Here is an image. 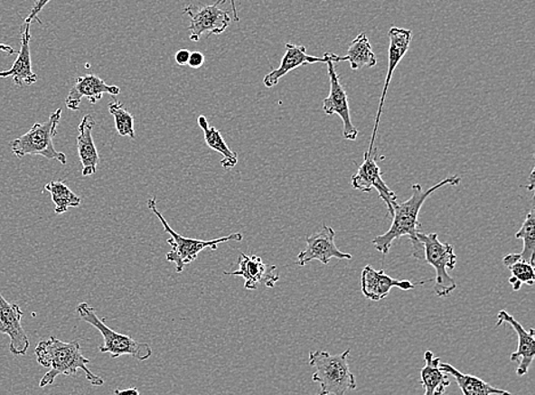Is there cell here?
<instances>
[{"label":"cell","mask_w":535,"mask_h":395,"mask_svg":"<svg viewBox=\"0 0 535 395\" xmlns=\"http://www.w3.org/2000/svg\"><path fill=\"white\" fill-rule=\"evenodd\" d=\"M534 199L532 202V208L526 216L523 225L519 232H516L515 238L523 240V250H521V258L530 264L534 266V253H535V208Z\"/></svg>","instance_id":"cell-27"},{"label":"cell","mask_w":535,"mask_h":395,"mask_svg":"<svg viewBox=\"0 0 535 395\" xmlns=\"http://www.w3.org/2000/svg\"><path fill=\"white\" fill-rule=\"evenodd\" d=\"M115 395H141L137 388H130L126 390H115Z\"/></svg>","instance_id":"cell-32"},{"label":"cell","mask_w":535,"mask_h":395,"mask_svg":"<svg viewBox=\"0 0 535 395\" xmlns=\"http://www.w3.org/2000/svg\"><path fill=\"white\" fill-rule=\"evenodd\" d=\"M50 2L51 0H36V3H34L33 10L27 16V19H25L24 24H32L33 21H38L39 24H42V21L38 19V14Z\"/></svg>","instance_id":"cell-29"},{"label":"cell","mask_w":535,"mask_h":395,"mask_svg":"<svg viewBox=\"0 0 535 395\" xmlns=\"http://www.w3.org/2000/svg\"><path fill=\"white\" fill-rule=\"evenodd\" d=\"M239 270L233 272H225V276L242 277L245 279V288L247 290H256L259 285L265 287L273 288L277 282L280 280L277 268L268 266L263 262V259L258 255H247L242 253L238 260Z\"/></svg>","instance_id":"cell-13"},{"label":"cell","mask_w":535,"mask_h":395,"mask_svg":"<svg viewBox=\"0 0 535 395\" xmlns=\"http://www.w3.org/2000/svg\"><path fill=\"white\" fill-rule=\"evenodd\" d=\"M418 239L424 245L426 263H428L436 271V277L434 279L435 294L438 297L450 296V294L455 292L456 288L454 277L447 273V270H455L456 266L455 247L447 242L443 244L439 241L437 233L418 232Z\"/></svg>","instance_id":"cell-7"},{"label":"cell","mask_w":535,"mask_h":395,"mask_svg":"<svg viewBox=\"0 0 535 395\" xmlns=\"http://www.w3.org/2000/svg\"><path fill=\"white\" fill-rule=\"evenodd\" d=\"M226 0H217L214 5L197 7L188 5L184 8V14L190 17V39L197 42L203 33L221 34L228 30L232 17L230 12L221 10Z\"/></svg>","instance_id":"cell-9"},{"label":"cell","mask_w":535,"mask_h":395,"mask_svg":"<svg viewBox=\"0 0 535 395\" xmlns=\"http://www.w3.org/2000/svg\"><path fill=\"white\" fill-rule=\"evenodd\" d=\"M37 362L41 366L50 368L42 376L39 388L43 389L54 383L56 377L60 375L75 376L78 371L85 372L87 381L91 385L102 386L104 381L102 377L95 375L87 367L89 359L82 354L81 346L78 342L65 343L51 336L49 340H43L38 343L36 347Z\"/></svg>","instance_id":"cell-2"},{"label":"cell","mask_w":535,"mask_h":395,"mask_svg":"<svg viewBox=\"0 0 535 395\" xmlns=\"http://www.w3.org/2000/svg\"><path fill=\"white\" fill-rule=\"evenodd\" d=\"M324 56L327 59L328 75L330 78V93L328 98L324 99V114L328 116L338 115L341 117L343 124V138L347 141H355L359 136V130L352 123L347 93L341 84V80H339L336 69H334V63L343 62V61L345 62V58L330 53V52H327Z\"/></svg>","instance_id":"cell-8"},{"label":"cell","mask_w":535,"mask_h":395,"mask_svg":"<svg viewBox=\"0 0 535 395\" xmlns=\"http://www.w3.org/2000/svg\"><path fill=\"white\" fill-rule=\"evenodd\" d=\"M343 58L350 62L352 71H360L364 67L373 68L377 65V58L372 52L371 43L364 33H360L352 42L348 53Z\"/></svg>","instance_id":"cell-24"},{"label":"cell","mask_w":535,"mask_h":395,"mask_svg":"<svg viewBox=\"0 0 535 395\" xmlns=\"http://www.w3.org/2000/svg\"><path fill=\"white\" fill-rule=\"evenodd\" d=\"M121 89L118 86L108 85L106 81L97 75H85L78 77L72 89H70L65 106L69 110H80L81 99L86 98L90 104H97L102 99L103 94H110L118 97Z\"/></svg>","instance_id":"cell-16"},{"label":"cell","mask_w":535,"mask_h":395,"mask_svg":"<svg viewBox=\"0 0 535 395\" xmlns=\"http://www.w3.org/2000/svg\"><path fill=\"white\" fill-rule=\"evenodd\" d=\"M511 325L514 329L517 338H519V345L517 350L512 354L511 360L512 362L519 363L516 368L517 375H528L530 366H532L535 355V332L533 328L526 331L523 325L517 321L514 316L509 315L507 311H500L498 314L497 325L502 324Z\"/></svg>","instance_id":"cell-17"},{"label":"cell","mask_w":535,"mask_h":395,"mask_svg":"<svg viewBox=\"0 0 535 395\" xmlns=\"http://www.w3.org/2000/svg\"><path fill=\"white\" fill-rule=\"evenodd\" d=\"M314 63H327V59L324 56L317 58V56L308 55L305 46H297L288 42L286 45V54L281 60L280 67L274 69V71L264 77V85L268 89H273L286 73L303 67V65Z\"/></svg>","instance_id":"cell-19"},{"label":"cell","mask_w":535,"mask_h":395,"mask_svg":"<svg viewBox=\"0 0 535 395\" xmlns=\"http://www.w3.org/2000/svg\"><path fill=\"white\" fill-rule=\"evenodd\" d=\"M390 49H389V71H387V76L385 78L384 89H382L380 108L376 116L375 127L372 130L371 142H370L369 149L365 152L364 157L372 154L375 149V143L378 134V128H380V118L382 110H384L385 99L387 92H389L391 78H393L394 71H397L398 65L401 62L404 55L407 54L408 47L412 41V32L408 29H402L393 27L390 29Z\"/></svg>","instance_id":"cell-10"},{"label":"cell","mask_w":535,"mask_h":395,"mask_svg":"<svg viewBox=\"0 0 535 395\" xmlns=\"http://www.w3.org/2000/svg\"><path fill=\"white\" fill-rule=\"evenodd\" d=\"M526 189L530 191L534 190V168L532 169V172H530L529 184H526Z\"/></svg>","instance_id":"cell-35"},{"label":"cell","mask_w":535,"mask_h":395,"mask_svg":"<svg viewBox=\"0 0 535 395\" xmlns=\"http://www.w3.org/2000/svg\"><path fill=\"white\" fill-rule=\"evenodd\" d=\"M77 314L81 320L93 325L102 334L104 343L99 347V353H108L113 359L119 358L121 355H132L138 362H145L151 358L152 349L147 343H139L132 337L123 335L108 327L89 303H80L77 307Z\"/></svg>","instance_id":"cell-6"},{"label":"cell","mask_w":535,"mask_h":395,"mask_svg":"<svg viewBox=\"0 0 535 395\" xmlns=\"http://www.w3.org/2000/svg\"><path fill=\"white\" fill-rule=\"evenodd\" d=\"M334 237H336V232L328 225H324L319 232L307 237L306 249L300 251L297 256L298 266L305 267L312 260H319L324 266H328L333 259H352L351 254L343 253L338 249L334 244Z\"/></svg>","instance_id":"cell-12"},{"label":"cell","mask_w":535,"mask_h":395,"mask_svg":"<svg viewBox=\"0 0 535 395\" xmlns=\"http://www.w3.org/2000/svg\"><path fill=\"white\" fill-rule=\"evenodd\" d=\"M61 117L62 108H58L45 123L34 124L29 132L13 140L10 143L13 154L20 159L25 155H42L49 160H58L62 165L67 164V155L54 147V137Z\"/></svg>","instance_id":"cell-5"},{"label":"cell","mask_w":535,"mask_h":395,"mask_svg":"<svg viewBox=\"0 0 535 395\" xmlns=\"http://www.w3.org/2000/svg\"><path fill=\"white\" fill-rule=\"evenodd\" d=\"M461 177L454 175L446 177V179L438 182L437 184L429 189H424L420 184H413L411 186L412 194L407 202L398 203L394 208L393 222H391L389 231L380 236L376 237L371 241V244L381 254H389L391 244L394 240L402 237H408L411 242L413 258L420 260L425 259L424 245L421 244L418 239V229L421 228V223L418 217L424 203L427 201L429 195L436 193L437 190L442 189L443 186H456L459 185Z\"/></svg>","instance_id":"cell-1"},{"label":"cell","mask_w":535,"mask_h":395,"mask_svg":"<svg viewBox=\"0 0 535 395\" xmlns=\"http://www.w3.org/2000/svg\"><path fill=\"white\" fill-rule=\"evenodd\" d=\"M230 4H232V12H233V19L236 22L240 21V17H239L238 8L236 0H230Z\"/></svg>","instance_id":"cell-34"},{"label":"cell","mask_w":535,"mask_h":395,"mask_svg":"<svg viewBox=\"0 0 535 395\" xmlns=\"http://www.w3.org/2000/svg\"><path fill=\"white\" fill-rule=\"evenodd\" d=\"M198 125L199 127L203 130L204 141H206L207 146L211 147V150L219 152V154L223 155L224 158L221 162V166L225 169H232L236 167L239 160L238 154L237 152L230 150L228 145H226L220 130L209 126L208 120L204 116L199 117Z\"/></svg>","instance_id":"cell-23"},{"label":"cell","mask_w":535,"mask_h":395,"mask_svg":"<svg viewBox=\"0 0 535 395\" xmlns=\"http://www.w3.org/2000/svg\"><path fill=\"white\" fill-rule=\"evenodd\" d=\"M22 316L19 304L7 302L0 293V333L10 337V351L14 355H24L30 347L28 335L22 327Z\"/></svg>","instance_id":"cell-14"},{"label":"cell","mask_w":535,"mask_h":395,"mask_svg":"<svg viewBox=\"0 0 535 395\" xmlns=\"http://www.w3.org/2000/svg\"><path fill=\"white\" fill-rule=\"evenodd\" d=\"M30 41H32L30 24H23L21 28V47L17 59L10 71H0V78L3 80L13 78V81L17 87L32 86L36 84L38 80V76L33 71Z\"/></svg>","instance_id":"cell-18"},{"label":"cell","mask_w":535,"mask_h":395,"mask_svg":"<svg viewBox=\"0 0 535 395\" xmlns=\"http://www.w3.org/2000/svg\"><path fill=\"white\" fill-rule=\"evenodd\" d=\"M204 63V55L200 53V52H193L191 53L189 62L191 68L192 69H199L202 68Z\"/></svg>","instance_id":"cell-30"},{"label":"cell","mask_w":535,"mask_h":395,"mask_svg":"<svg viewBox=\"0 0 535 395\" xmlns=\"http://www.w3.org/2000/svg\"><path fill=\"white\" fill-rule=\"evenodd\" d=\"M108 112L115 119L116 129L119 136L130 138L136 137L134 129V117L129 111L126 110L124 104L115 101L108 104Z\"/></svg>","instance_id":"cell-28"},{"label":"cell","mask_w":535,"mask_h":395,"mask_svg":"<svg viewBox=\"0 0 535 395\" xmlns=\"http://www.w3.org/2000/svg\"><path fill=\"white\" fill-rule=\"evenodd\" d=\"M433 280H423L413 284L410 280L394 279V277L386 275L384 270L377 271L371 266H367L361 275V288H362L365 298L378 302L389 296L390 290L394 287L411 290L415 289L417 286L425 285L426 282Z\"/></svg>","instance_id":"cell-15"},{"label":"cell","mask_w":535,"mask_h":395,"mask_svg":"<svg viewBox=\"0 0 535 395\" xmlns=\"http://www.w3.org/2000/svg\"><path fill=\"white\" fill-rule=\"evenodd\" d=\"M0 52H5L8 55L15 54V50L12 46L6 45V43H0Z\"/></svg>","instance_id":"cell-33"},{"label":"cell","mask_w":535,"mask_h":395,"mask_svg":"<svg viewBox=\"0 0 535 395\" xmlns=\"http://www.w3.org/2000/svg\"><path fill=\"white\" fill-rule=\"evenodd\" d=\"M147 207L158 217L161 224H163L164 232L171 234L167 244L172 246V250L166 255V259L168 262L175 264L177 273H182L185 266L194 262L203 249L217 250L221 244H226V242L230 241L240 242L243 240L241 233L229 234V236L214 239V240H199V239L183 237L180 233L174 231L171 225L164 220L163 214L158 211V205H156V199L155 197L147 201Z\"/></svg>","instance_id":"cell-4"},{"label":"cell","mask_w":535,"mask_h":395,"mask_svg":"<svg viewBox=\"0 0 535 395\" xmlns=\"http://www.w3.org/2000/svg\"><path fill=\"white\" fill-rule=\"evenodd\" d=\"M191 52L189 50H180L175 54V61L178 65L188 64Z\"/></svg>","instance_id":"cell-31"},{"label":"cell","mask_w":535,"mask_h":395,"mask_svg":"<svg viewBox=\"0 0 535 395\" xmlns=\"http://www.w3.org/2000/svg\"><path fill=\"white\" fill-rule=\"evenodd\" d=\"M45 190L52 195V201L55 205V212L58 215L67 212L70 207H80L81 198L69 188L63 181H52L45 185Z\"/></svg>","instance_id":"cell-26"},{"label":"cell","mask_w":535,"mask_h":395,"mask_svg":"<svg viewBox=\"0 0 535 395\" xmlns=\"http://www.w3.org/2000/svg\"><path fill=\"white\" fill-rule=\"evenodd\" d=\"M97 121L93 116L86 115L78 126L77 147L82 165V176H91L98 172V166L101 158H99L97 146L93 140V128Z\"/></svg>","instance_id":"cell-20"},{"label":"cell","mask_w":535,"mask_h":395,"mask_svg":"<svg viewBox=\"0 0 535 395\" xmlns=\"http://www.w3.org/2000/svg\"><path fill=\"white\" fill-rule=\"evenodd\" d=\"M425 367L421 369V385L425 390L424 395H435L446 390L450 386V377L446 374L439 363L441 359L435 357L432 351H426Z\"/></svg>","instance_id":"cell-21"},{"label":"cell","mask_w":535,"mask_h":395,"mask_svg":"<svg viewBox=\"0 0 535 395\" xmlns=\"http://www.w3.org/2000/svg\"><path fill=\"white\" fill-rule=\"evenodd\" d=\"M376 152L377 150L364 157V163L361 165L358 173L352 177V186L355 190L363 191V193H371V190H377L381 201L386 203L389 214L393 217L394 208L399 203L398 197L382 180L381 169L377 164Z\"/></svg>","instance_id":"cell-11"},{"label":"cell","mask_w":535,"mask_h":395,"mask_svg":"<svg viewBox=\"0 0 535 395\" xmlns=\"http://www.w3.org/2000/svg\"><path fill=\"white\" fill-rule=\"evenodd\" d=\"M439 367L446 372L447 375L454 377L458 384L461 392L464 395H512L508 390L494 388V386L485 383L484 381L476 376L464 374L458 369L451 366L450 363L441 362Z\"/></svg>","instance_id":"cell-22"},{"label":"cell","mask_w":535,"mask_h":395,"mask_svg":"<svg viewBox=\"0 0 535 395\" xmlns=\"http://www.w3.org/2000/svg\"><path fill=\"white\" fill-rule=\"evenodd\" d=\"M435 395H446V390H443V392H438V393H436Z\"/></svg>","instance_id":"cell-36"},{"label":"cell","mask_w":535,"mask_h":395,"mask_svg":"<svg viewBox=\"0 0 535 395\" xmlns=\"http://www.w3.org/2000/svg\"><path fill=\"white\" fill-rule=\"evenodd\" d=\"M350 353V349L341 354L312 351L308 363L315 369L312 380L320 384L319 395H346L347 390L356 389L358 384L347 362Z\"/></svg>","instance_id":"cell-3"},{"label":"cell","mask_w":535,"mask_h":395,"mask_svg":"<svg viewBox=\"0 0 535 395\" xmlns=\"http://www.w3.org/2000/svg\"><path fill=\"white\" fill-rule=\"evenodd\" d=\"M504 267L512 272L509 284L514 292H519L521 286H533L535 281L534 266L525 262L520 254H508L502 260Z\"/></svg>","instance_id":"cell-25"}]
</instances>
